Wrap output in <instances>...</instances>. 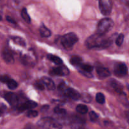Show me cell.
Returning <instances> with one entry per match:
<instances>
[{
	"label": "cell",
	"mask_w": 129,
	"mask_h": 129,
	"mask_svg": "<svg viewBox=\"0 0 129 129\" xmlns=\"http://www.w3.org/2000/svg\"><path fill=\"white\" fill-rule=\"evenodd\" d=\"M112 40L107 39L104 35L95 34L89 37L86 42V45L89 49L106 48L112 44Z\"/></svg>",
	"instance_id": "1"
},
{
	"label": "cell",
	"mask_w": 129,
	"mask_h": 129,
	"mask_svg": "<svg viewBox=\"0 0 129 129\" xmlns=\"http://www.w3.org/2000/svg\"><path fill=\"white\" fill-rule=\"evenodd\" d=\"M40 129H62V125L55 120L50 117L41 118L37 123Z\"/></svg>",
	"instance_id": "2"
},
{
	"label": "cell",
	"mask_w": 129,
	"mask_h": 129,
	"mask_svg": "<svg viewBox=\"0 0 129 129\" xmlns=\"http://www.w3.org/2000/svg\"><path fill=\"white\" fill-rule=\"evenodd\" d=\"M78 41V37L74 33H69L66 34L61 38L60 40L61 44L67 50L71 49Z\"/></svg>",
	"instance_id": "3"
},
{
	"label": "cell",
	"mask_w": 129,
	"mask_h": 129,
	"mask_svg": "<svg viewBox=\"0 0 129 129\" xmlns=\"http://www.w3.org/2000/svg\"><path fill=\"white\" fill-rule=\"evenodd\" d=\"M113 26V21L112 19L104 18L101 20L98 25L97 28V34L102 35H105L109 30L112 28Z\"/></svg>",
	"instance_id": "4"
},
{
	"label": "cell",
	"mask_w": 129,
	"mask_h": 129,
	"mask_svg": "<svg viewBox=\"0 0 129 129\" xmlns=\"http://www.w3.org/2000/svg\"><path fill=\"white\" fill-rule=\"evenodd\" d=\"M99 8L103 15H110L112 10V2L110 0H101L99 1Z\"/></svg>",
	"instance_id": "5"
},
{
	"label": "cell",
	"mask_w": 129,
	"mask_h": 129,
	"mask_svg": "<svg viewBox=\"0 0 129 129\" xmlns=\"http://www.w3.org/2000/svg\"><path fill=\"white\" fill-rule=\"evenodd\" d=\"M128 72L127 66L122 62L117 63L114 68V73L117 76L122 77L125 76Z\"/></svg>",
	"instance_id": "6"
},
{
	"label": "cell",
	"mask_w": 129,
	"mask_h": 129,
	"mask_svg": "<svg viewBox=\"0 0 129 129\" xmlns=\"http://www.w3.org/2000/svg\"><path fill=\"white\" fill-rule=\"evenodd\" d=\"M4 98L8 102L9 104L11 105L13 107H15V106L17 107L18 105V97L15 93H11V92L6 93L4 95Z\"/></svg>",
	"instance_id": "7"
},
{
	"label": "cell",
	"mask_w": 129,
	"mask_h": 129,
	"mask_svg": "<svg viewBox=\"0 0 129 129\" xmlns=\"http://www.w3.org/2000/svg\"><path fill=\"white\" fill-rule=\"evenodd\" d=\"M50 73L52 75L60 76H68L69 74V69L66 66H63L53 68L50 71Z\"/></svg>",
	"instance_id": "8"
},
{
	"label": "cell",
	"mask_w": 129,
	"mask_h": 129,
	"mask_svg": "<svg viewBox=\"0 0 129 129\" xmlns=\"http://www.w3.org/2000/svg\"><path fill=\"white\" fill-rule=\"evenodd\" d=\"M37 106V103L33 101H27V102L18 105L17 106L18 110L20 112H23L26 110H31L35 108Z\"/></svg>",
	"instance_id": "9"
},
{
	"label": "cell",
	"mask_w": 129,
	"mask_h": 129,
	"mask_svg": "<svg viewBox=\"0 0 129 129\" xmlns=\"http://www.w3.org/2000/svg\"><path fill=\"white\" fill-rule=\"evenodd\" d=\"M3 59L8 64H12L14 62V57L12 52L8 48H5L1 52Z\"/></svg>",
	"instance_id": "10"
},
{
	"label": "cell",
	"mask_w": 129,
	"mask_h": 129,
	"mask_svg": "<svg viewBox=\"0 0 129 129\" xmlns=\"http://www.w3.org/2000/svg\"><path fill=\"white\" fill-rule=\"evenodd\" d=\"M64 94L66 96H67L71 98V99L74 100H79L81 97L80 94L76 90L73 89V88H68L65 91V92L64 93Z\"/></svg>",
	"instance_id": "11"
},
{
	"label": "cell",
	"mask_w": 129,
	"mask_h": 129,
	"mask_svg": "<svg viewBox=\"0 0 129 129\" xmlns=\"http://www.w3.org/2000/svg\"><path fill=\"white\" fill-rule=\"evenodd\" d=\"M41 80L48 90H54L55 89V84L51 79L47 77H43Z\"/></svg>",
	"instance_id": "12"
},
{
	"label": "cell",
	"mask_w": 129,
	"mask_h": 129,
	"mask_svg": "<svg viewBox=\"0 0 129 129\" xmlns=\"http://www.w3.org/2000/svg\"><path fill=\"white\" fill-rule=\"evenodd\" d=\"M96 72L98 76L102 78H105L110 76V72L107 68L103 67H98L96 68Z\"/></svg>",
	"instance_id": "13"
},
{
	"label": "cell",
	"mask_w": 129,
	"mask_h": 129,
	"mask_svg": "<svg viewBox=\"0 0 129 129\" xmlns=\"http://www.w3.org/2000/svg\"><path fill=\"white\" fill-rule=\"evenodd\" d=\"M47 58L48 59L51 60L52 62L57 64V65H60V64H62V59L60 58H59V57L56 56V55H53L52 54H48Z\"/></svg>",
	"instance_id": "14"
},
{
	"label": "cell",
	"mask_w": 129,
	"mask_h": 129,
	"mask_svg": "<svg viewBox=\"0 0 129 129\" xmlns=\"http://www.w3.org/2000/svg\"><path fill=\"white\" fill-rule=\"evenodd\" d=\"M40 34L42 37H49L51 35V31L45 26H42L40 28Z\"/></svg>",
	"instance_id": "15"
},
{
	"label": "cell",
	"mask_w": 129,
	"mask_h": 129,
	"mask_svg": "<svg viewBox=\"0 0 129 129\" xmlns=\"http://www.w3.org/2000/svg\"><path fill=\"white\" fill-rule=\"evenodd\" d=\"M70 62L74 66H80L82 64V59L80 57L74 55L71 58Z\"/></svg>",
	"instance_id": "16"
},
{
	"label": "cell",
	"mask_w": 129,
	"mask_h": 129,
	"mask_svg": "<svg viewBox=\"0 0 129 129\" xmlns=\"http://www.w3.org/2000/svg\"><path fill=\"white\" fill-rule=\"evenodd\" d=\"M83 122L81 120H75L71 124L72 129H82L83 128Z\"/></svg>",
	"instance_id": "17"
},
{
	"label": "cell",
	"mask_w": 129,
	"mask_h": 129,
	"mask_svg": "<svg viewBox=\"0 0 129 129\" xmlns=\"http://www.w3.org/2000/svg\"><path fill=\"white\" fill-rule=\"evenodd\" d=\"M6 84H7L9 89H11V90H14V89H15L18 87V83L14 79H11V78H10L8 80Z\"/></svg>",
	"instance_id": "18"
},
{
	"label": "cell",
	"mask_w": 129,
	"mask_h": 129,
	"mask_svg": "<svg viewBox=\"0 0 129 129\" xmlns=\"http://www.w3.org/2000/svg\"><path fill=\"white\" fill-rule=\"evenodd\" d=\"M76 111L81 115H84L88 112V108L84 105H78L76 107Z\"/></svg>",
	"instance_id": "19"
},
{
	"label": "cell",
	"mask_w": 129,
	"mask_h": 129,
	"mask_svg": "<svg viewBox=\"0 0 129 129\" xmlns=\"http://www.w3.org/2000/svg\"><path fill=\"white\" fill-rule=\"evenodd\" d=\"M81 69L82 70V71L86 72V73H90L93 70V67L92 66L89 65V64H81L80 66Z\"/></svg>",
	"instance_id": "20"
},
{
	"label": "cell",
	"mask_w": 129,
	"mask_h": 129,
	"mask_svg": "<svg viewBox=\"0 0 129 129\" xmlns=\"http://www.w3.org/2000/svg\"><path fill=\"white\" fill-rule=\"evenodd\" d=\"M21 16H22L23 19L26 23H30V21H31V19H30V16H29L28 14L27 10H26V9L25 8H23V10H21Z\"/></svg>",
	"instance_id": "21"
},
{
	"label": "cell",
	"mask_w": 129,
	"mask_h": 129,
	"mask_svg": "<svg viewBox=\"0 0 129 129\" xmlns=\"http://www.w3.org/2000/svg\"><path fill=\"white\" fill-rule=\"evenodd\" d=\"M96 102L100 104H103L105 102V98L104 94L102 93H97L96 96Z\"/></svg>",
	"instance_id": "22"
},
{
	"label": "cell",
	"mask_w": 129,
	"mask_h": 129,
	"mask_svg": "<svg viewBox=\"0 0 129 129\" xmlns=\"http://www.w3.org/2000/svg\"><path fill=\"white\" fill-rule=\"evenodd\" d=\"M123 40H124V35H123V34H120V35H118V36L117 37V39H116V44H117L118 46H121L122 44H123Z\"/></svg>",
	"instance_id": "23"
},
{
	"label": "cell",
	"mask_w": 129,
	"mask_h": 129,
	"mask_svg": "<svg viewBox=\"0 0 129 129\" xmlns=\"http://www.w3.org/2000/svg\"><path fill=\"white\" fill-rule=\"evenodd\" d=\"M13 41L17 44H19L22 46H25V42L23 39H22L20 37H13Z\"/></svg>",
	"instance_id": "24"
},
{
	"label": "cell",
	"mask_w": 129,
	"mask_h": 129,
	"mask_svg": "<svg viewBox=\"0 0 129 129\" xmlns=\"http://www.w3.org/2000/svg\"><path fill=\"white\" fill-rule=\"evenodd\" d=\"M89 118H90V120L92 121V122H96L98 118V115H97L94 112H93V111L89 112Z\"/></svg>",
	"instance_id": "25"
},
{
	"label": "cell",
	"mask_w": 129,
	"mask_h": 129,
	"mask_svg": "<svg viewBox=\"0 0 129 129\" xmlns=\"http://www.w3.org/2000/svg\"><path fill=\"white\" fill-rule=\"evenodd\" d=\"M54 113L57 115H65L66 113V111L65 109L60 108V107H56L54 108Z\"/></svg>",
	"instance_id": "26"
},
{
	"label": "cell",
	"mask_w": 129,
	"mask_h": 129,
	"mask_svg": "<svg viewBox=\"0 0 129 129\" xmlns=\"http://www.w3.org/2000/svg\"><path fill=\"white\" fill-rule=\"evenodd\" d=\"M37 115L38 112L35 110H32L28 111L27 113H26V116L29 118H34V117H36Z\"/></svg>",
	"instance_id": "27"
},
{
	"label": "cell",
	"mask_w": 129,
	"mask_h": 129,
	"mask_svg": "<svg viewBox=\"0 0 129 129\" xmlns=\"http://www.w3.org/2000/svg\"><path fill=\"white\" fill-rule=\"evenodd\" d=\"M35 86L37 87L38 89H40V90H44L45 89V85H44V83L42 81V80L38 81L35 83Z\"/></svg>",
	"instance_id": "28"
},
{
	"label": "cell",
	"mask_w": 129,
	"mask_h": 129,
	"mask_svg": "<svg viewBox=\"0 0 129 129\" xmlns=\"http://www.w3.org/2000/svg\"><path fill=\"white\" fill-rule=\"evenodd\" d=\"M67 88H68L66 87V84L64 83H60L59 85V86H58V89H59V91L62 92L63 93L65 92V91L66 90Z\"/></svg>",
	"instance_id": "29"
},
{
	"label": "cell",
	"mask_w": 129,
	"mask_h": 129,
	"mask_svg": "<svg viewBox=\"0 0 129 129\" xmlns=\"http://www.w3.org/2000/svg\"><path fill=\"white\" fill-rule=\"evenodd\" d=\"M9 79H10V78H9L8 76H3L1 77L0 80H1V81L3 82V83H6V82L8 81V80Z\"/></svg>",
	"instance_id": "30"
},
{
	"label": "cell",
	"mask_w": 129,
	"mask_h": 129,
	"mask_svg": "<svg viewBox=\"0 0 129 129\" xmlns=\"http://www.w3.org/2000/svg\"><path fill=\"white\" fill-rule=\"evenodd\" d=\"M6 20H7L8 21L11 23H13V24L16 23V21H15V20H14V19H13L12 18L10 17V16H6Z\"/></svg>",
	"instance_id": "31"
},
{
	"label": "cell",
	"mask_w": 129,
	"mask_h": 129,
	"mask_svg": "<svg viewBox=\"0 0 129 129\" xmlns=\"http://www.w3.org/2000/svg\"><path fill=\"white\" fill-rule=\"evenodd\" d=\"M24 129H37L36 127L32 124H28L26 125V127L24 128Z\"/></svg>",
	"instance_id": "32"
},
{
	"label": "cell",
	"mask_w": 129,
	"mask_h": 129,
	"mask_svg": "<svg viewBox=\"0 0 129 129\" xmlns=\"http://www.w3.org/2000/svg\"><path fill=\"white\" fill-rule=\"evenodd\" d=\"M5 109H6V108H5L4 106H0V117H1V116L3 114L4 112H5Z\"/></svg>",
	"instance_id": "33"
},
{
	"label": "cell",
	"mask_w": 129,
	"mask_h": 129,
	"mask_svg": "<svg viewBox=\"0 0 129 129\" xmlns=\"http://www.w3.org/2000/svg\"><path fill=\"white\" fill-rule=\"evenodd\" d=\"M126 118H127V121H128V122L129 123V112H127L126 113Z\"/></svg>",
	"instance_id": "34"
},
{
	"label": "cell",
	"mask_w": 129,
	"mask_h": 129,
	"mask_svg": "<svg viewBox=\"0 0 129 129\" xmlns=\"http://www.w3.org/2000/svg\"><path fill=\"white\" fill-rule=\"evenodd\" d=\"M1 19H2V17H1V16L0 15V20H1Z\"/></svg>",
	"instance_id": "35"
},
{
	"label": "cell",
	"mask_w": 129,
	"mask_h": 129,
	"mask_svg": "<svg viewBox=\"0 0 129 129\" xmlns=\"http://www.w3.org/2000/svg\"><path fill=\"white\" fill-rule=\"evenodd\" d=\"M128 88H129V87H128Z\"/></svg>",
	"instance_id": "36"
}]
</instances>
